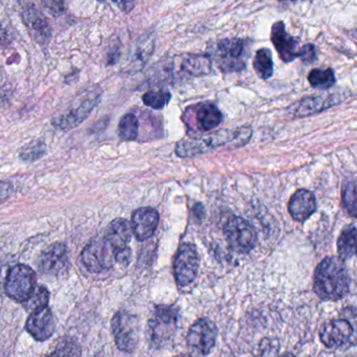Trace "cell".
<instances>
[{
	"instance_id": "cell-1",
	"label": "cell",
	"mask_w": 357,
	"mask_h": 357,
	"mask_svg": "<svg viewBox=\"0 0 357 357\" xmlns=\"http://www.w3.org/2000/svg\"><path fill=\"white\" fill-rule=\"evenodd\" d=\"M350 282L344 260L340 257H327L315 271L314 291L321 300H340L350 291Z\"/></svg>"
},
{
	"instance_id": "cell-2",
	"label": "cell",
	"mask_w": 357,
	"mask_h": 357,
	"mask_svg": "<svg viewBox=\"0 0 357 357\" xmlns=\"http://www.w3.org/2000/svg\"><path fill=\"white\" fill-rule=\"evenodd\" d=\"M250 137L252 128L250 126L233 130H219L206 137L181 139L176 145V154L179 158H193L227 144H233L238 147L248 143Z\"/></svg>"
},
{
	"instance_id": "cell-3",
	"label": "cell",
	"mask_w": 357,
	"mask_h": 357,
	"mask_svg": "<svg viewBox=\"0 0 357 357\" xmlns=\"http://www.w3.org/2000/svg\"><path fill=\"white\" fill-rule=\"evenodd\" d=\"M162 68L167 78L172 81L198 78L211 74L212 59L204 54H181L171 58Z\"/></svg>"
},
{
	"instance_id": "cell-4",
	"label": "cell",
	"mask_w": 357,
	"mask_h": 357,
	"mask_svg": "<svg viewBox=\"0 0 357 357\" xmlns=\"http://www.w3.org/2000/svg\"><path fill=\"white\" fill-rule=\"evenodd\" d=\"M245 41L237 37L222 39L216 43L213 56L220 72L235 74L245 70Z\"/></svg>"
},
{
	"instance_id": "cell-5",
	"label": "cell",
	"mask_w": 357,
	"mask_h": 357,
	"mask_svg": "<svg viewBox=\"0 0 357 357\" xmlns=\"http://www.w3.org/2000/svg\"><path fill=\"white\" fill-rule=\"evenodd\" d=\"M101 99L100 89H91L78 96L79 103L68 112L54 120V125L61 130H70L79 126L93 112Z\"/></svg>"
},
{
	"instance_id": "cell-6",
	"label": "cell",
	"mask_w": 357,
	"mask_h": 357,
	"mask_svg": "<svg viewBox=\"0 0 357 357\" xmlns=\"http://www.w3.org/2000/svg\"><path fill=\"white\" fill-rule=\"evenodd\" d=\"M36 281V273L30 266L16 265L8 273L6 294L15 302H26L34 292Z\"/></svg>"
},
{
	"instance_id": "cell-7",
	"label": "cell",
	"mask_w": 357,
	"mask_h": 357,
	"mask_svg": "<svg viewBox=\"0 0 357 357\" xmlns=\"http://www.w3.org/2000/svg\"><path fill=\"white\" fill-rule=\"evenodd\" d=\"M223 231L229 246L239 254H248L256 245V231L241 217H229L223 227Z\"/></svg>"
},
{
	"instance_id": "cell-8",
	"label": "cell",
	"mask_w": 357,
	"mask_h": 357,
	"mask_svg": "<svg viewBox=\"0 0 357 357\" xmlns=\"http://www.w3.org/2000/svg\"><path fill=\"white\" fill-rule=\"evenodd\" d=\"M112 333L119 350L132 353L139 342V321L135 315L120 311L112 321Z\"/></svg>"
},
{
	"instance_id": "cell-9",
	"label": "cell",
	"mask_w": 357,
	"mask_h": 357,
	"mask_svg": "<svg viewBox=\"0 0 357 357\" xmlns=\"http://www.w3.org/2000/svg\"><path fill=\"white\" fill-rule=\"evenodd\" d=\"M350 98V91H336V93H321L317 96H308L294 104L291 107L294 118H306L319 114L324 110L334 107Z\"/></svg>"
},
{
	"instance_id": "cell-10",
	"label": "cell",
	"mask_w": 357,
	"mask_h": 357,
	"mask_svg": "<svg viewBox=\"0 0 357 357\" xmlns=\"http://www.w3.org/2000/svg\"><path fill=\"white\" fill-rule=\"evenodd\" d=\"M173 269L179 287H187L195 281L199 269V255L193 244L181 245L175 256Z\"/></svg>"
},
{
	"instance_id": "cell-11",
	"label": "cell",
	"mask_w": 357,
	"mask_h": 357,
	"mask_svg": "<svg viewBox=\"0 0 357 357\" xmlns=\"http://www.w3.org/2000/svg\"><path fill=\"white\" fill-rule=\"evenodd\" d=\"M217 327L208 319L196 321L187 336L188 348L193 354L206 356L216 344Z\"/></svg>"
},
{
	"instance_id": "cell-12",
	"label": "cell",
	"mask_w": 357,
	"mask_h": 357,
	"mask_svg": "<svg viewBox=\"0 0 357 357\" xmlns=\"http://www.w3.org/2000/svg\"><path fill=\"white\" fill-rule=\"evenodd\" d=\"M82 262L91 273H101L110 268L116 262V252L105 238L93 239L83 250Z\"/></svg>"
},
{
	"instance_id": "cell-13",
	"label": "cell",
	"mask_w": 357,
	"mask_h": 357,
	"mask_svg": "<svg viewBox=\"0 0 357 357\" xmlns=\"http://www.w3.org/2000/svg\"><path fill=\"white\" fill-rule=\"evenodd\" d=\"M177 311L172 306H158L149 323L150 336L156 344H165L172 338L177 325Z\"/></svg>"
},
{
	"instance_id": "cell-14",
	"label": "cell",
	"mask_w": 357,
	"mask_h": 357,
	"mask_svg": "<svg viewBox=\"0 0 357 357\" xmlns=\"http://www.w3.org/2000/svg\"><path fill=\"white\" fill-rule=\"evenodd\" d=\"M271 40L279 54L280 58L285 63H290L300 57V40L296 37L288 34L285 24L281 20L275 22L271 26Z\"/></svg>"
},
{
	"instance_id": "cell-15",
	"label": "cell",
	"mask_w": 357,
	"mask_h": 357,
	"mask_svg": "<svg viewBox=\"0 0 357 357\" xmlns=\"http://www.w3.org/2000/svg\"><path fill=\"white\" fill-rule=\"evenodd\" d=\"M353 327L346 319H332L324 324L319 331L321 342L327 348L338 349L350 342Z\"/></svg>"
},
{
	"instance_id": "cell-16",
	"label": "cell",
	"mask_w": 357,
	"mask_h": 357,
	"mask_svg": "<svg viewBox=\"0 0 357 357\" xmlns=\"http://www.w3.org/2000/svg\"><path fill=\"white\" fill-rule=\"evenodd\" d=\"M55 319L49 307L32 311L26 324L29 333L39 342L49 340L55 332Z\"/></svg>"
},
{
	"instance_id": "cell-17",
	"label": "cell",
	"mask_w": 357,
	"mask_h": 357,
	"mask_svg": "<svg viewBox=\"0 0 357 357\" xmlns=\"http://www.w3.org/2000/svg\"><path fill=\"white\" fill-rule=\"evenodd\" d=\"M22 17L34 40L40 45H49L52 30L45 15L34 6L26 5L22 8Z\"/></svg>"
},
{
	"instance_id": "cell-18",
	"label": "cell",
	"mask_w": 357,
	"mask_h": 357,
	"mask_svg": "<svg viewBox=\"0 0 357 357\" xmlns=\"http://www.w3.org/2000/svg\"><path fill=\"white\" fill-rule=\"evenodd\" d=\"M68 250L66 244H52L41 255L39 268L47 275H58L68 268Z\"/></svg>"
},
{
	"instance_id": "cell-19",
	"label": "cell",
	"mask_w": 357,
	"mask_h": 357,
	"mask_svg": "<svg viewBox=\"0 0 357 357\" xmlns=\"http://www.w3.org/2000/svg\"><path fill=\"white\" fill-rule=\"evenodd\" d=\"M160 222L155 208H142L135 211L131 219V229L139 241H145L153 236Z\"/></svg>"
},
{
	"instance_id": "cell-20",
	"label": "cell",
	"mask_w": 357,
	"mask_h": 357,
	"mask_svg": "<svg viewBox=\"0 0 357 357\" xmlns=\"http://www.w3.org/2000/svg\"><path fill=\"white\" fill-rule=\"evenodd\" d=\"M288 210L294 220L298 222L307 220L317 210L314 195L308 190H298L290 198Z\"/></svg>"
},
{
	"instance_id": "cell-21",
	"label": "cell",
	"mask_w": 357,
	"mask_h": 357,
	"mask_svg": "<svg viewBox=\"0 0 357 357\" xmlns=\"http://www.w3.org/2000/svg\"><path fill=\"white\" fill-rule=\"evenodd\" d=\"M104 238L116 252V256L121 250L129 248L128 244L131 240V225L126 219H116L106 229Z\"/></svg>"
},
{
	"instance_id": "cell-22",
	"label": "cell",
	"mask_w": 357,
	"mask_h": 357,
	"mask_svg": "<svg viewBox=\"0 0 357 357\" xmlns=\"http://www.w3.org/2000/svg\"><path fill=\"white\" fill-rule=\"evenodd\" d=\"M196 123L202 131H210L222 123L223 116L219 108L212 102H204L197 105Z\"/></svg>"
},
{
	"instance_id": "cell-23",
	"label": "cell",
	"mask_w": 357,
	"mask_h": 357,
	"mask_svg": "<svg viewBox=\"0 0 357 357\" xmlns=\"http://www.w3.org/2000/svg\"><path fill=\"white\" fill-rule=\"evenodd\" d=\"M255 72L262 80H268L273 75V54L271 50L260 49L257 51L252 61Z\"/></svg>"
},
{
	"instance_id": "cell-24",
	"label": "cell",
	"mask_w": 357,
	"mask_h": 357,
	"mask_svg": "<svg viewBox=\"0 0 357 357\" xmlns=\"http://www.w3.org/2000/svg\"><path fill=\"white\" fill-rule=\"evenodd\" d=\"M356 248V229L354 225L346 227L340 234L337 241V250L340 258L348 260L353 258Z\"/></svg>"
},
{
	"instance_id": "cell-25",
	"label": "cell",
	"mask_w": 357,
	"mask_h": 357,
	"mask_svg": "<svg viewBox=\"0 0 357 357\" xmlns=\"http://www.w3.org/2000/svg\"><path fill=\"white\" fill-rule=\"evenodd\" d=\"M307 79L313 89H323V91L331 89L336 83L335 75L332 68H326V70L315 68L309 73Z\"/></svg>"
},
{
	"instance_id": "cell-26",
	"label": "cell",
	"mask_w": 357,
	"mask_h": 357,
	"mask_svg": "<svg viewBox=\"0 0 357 357\" xmlns=\"http://www.w3.org/2000/svg\"><path fill=\"white\" fill-rule=\"evenodd\" d=\"M139 135V120L135 114H127L121 119L119 135L123 141H135Z\"/></svg>"
},
{
	"instance_id": "cell-27",
	"label": "cell",
	"mask_w": 357,
	"mask_h": 357,
	"mask_svg": "<svg viewBox=\"0 0 357 357\" xmlns=\"http://www.w3.org/2000/svg\"><path fill=\"white\" fill-rule=\"evenodd\" d=\"M171 98L172 96H171L170 91L158 89V91H147L142 99H143L144 104L148 107L154 110H162V108L168 105Z\"/></svg>"
},
{
	"instance_id": "cell-28",
	"label": "cell",
	"mask_w": 357,
	"mask_h": 357,
	"mask_svg": "<svg viewBox=\"0 0 357 357\" xmlns=\"http://www.w3.org/2000/svg\"><path fill=\"white\" fill-rule=\"evenodd\" d=\"M50 301V292L47 288L43 286L35 288L34 292L32 296L28 298L24 303L26 310L32 311L37 310V309L43 308L47 307Z\"/></svg>"
},
{
	"instance_id": "cell-29",
	"label": "cell",
	"mask_w": 357,
	"mask_h": 357,
	"mask_svg": "<svg viewBox=\"0 0 357 357\" xmlns=\"http://www.w3.org/2000/svg\"><path fill=\"white\" fill-rule=\"evenodd\" d=\"M357 195H356V183L351 181L344 188V194H342V204L346 208L347 212L351 216H356L357 213Z\"/></svg>"
},
{
	"instance_id": "cell-30",
	"label": "cell",
	"mask_w": 357,
	"mask_h": 357,
	"mask_svg": "<svg viewBox=\"0 0 357 357\" xmlns=\"http://www.w3.org/2000/svg\"><path fill=\"white\" fill-rule=\"evenodd\" d=\"M45 146L41 142H34L31 145L26 146L22 150V158L24 160H36L37 158H41L45 154Z\"/></svg>"
},
{
	"instance_id": "cell-31",
	"label": "cell",
	"mask_w": 357,
	"mask_h": 357,
	"mask_svg": "<svg viewBox=\"0 0 357 357\" xmlns=\"http://www.w3.org/2000/svg\"><path fill=\"white\" fill-rule=\"evenodd\" d=\"M80 347L78 346L74 340H66L62 342L55 352L52 353V355H80Z\"/></svg>"
},
{
	"instance_id": "cell-32",
	"label": "cell",
	"mask_w": 357,
	"mask_h": 357,
	"mask_svg": "<svg viewBox=\"0 0 357 357\" xmlns=\"http://www.w3.org/2000/svg\"><path fill=\"white\" fill-rule=\"evenodd\" d=\"M43 3L54 16L62 15L66 11V0H43Z\"/></svg>"
},
{
	"instance_id": "cell-33",
	"label": "cell",
	"mask_w": 357,
	"mask_h": 357,
	"mask_svg": "<svg viewBox=\"0 0 357 357\" xmlns=\"http://www.w3.org/2000/svg\"><path fill=\"white\" fill-rule=\"evenodd\" d=\"M300 58L303 62L305 63H312V62L315 61L317 59V49H315L314 45H305L301 47V53Z\"/></svg>"
},
{
	"instance_id": "cell-34",
	"label": "cell",
	"mask_w": 357,
	"mask_h": 357,
	"mask_svg": "<svg viewBox=\"0 0 357 357\" xmlns=\"http://www.w3.org/2000/svg\"><path fill=\"white\" fill-rule=\"evenodd\" d=\"M13 187L7 181H0V204L7 200L11 196Z\"/></svg>"
},
{
	"instance_id": "cell-35",
	"label": "cell",
	"mask_w": 357,
	"mask_h": 357,
	"mask_svg": "<svg viewBox=\"0 0 357 357\" xmlns=\"http://www.w3.org/2000/svg\"><path fill=\"white\" fill-rule=\"evenodd\" d=\"M112 3H116V7L124 13L132 11L135 6V0H112Z\"/></svg>"
},
{
	"instance_id": "cell-36",
	"label": "cell",
	"mask_w": 357,
	"mask_h": 357,
	"mask_svg": "<svg viewBox=\"0 0 357 357\" xmlns=\"http://www.w3.org/2000/svg\"><path fill=\"white\" fill-rule=\"evenodd\" d=\"M279 1H296V0H279Z\"/></svg>"
}]
</instances>
